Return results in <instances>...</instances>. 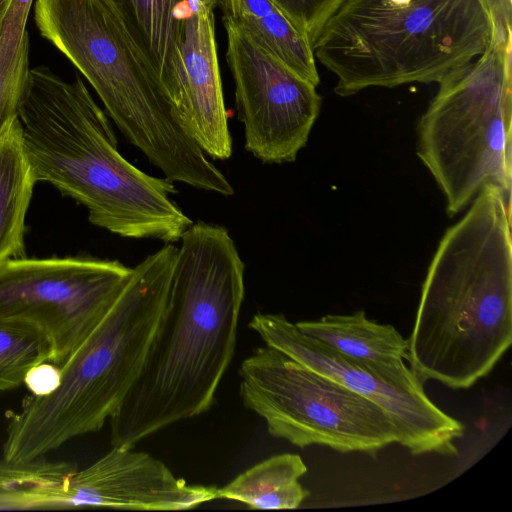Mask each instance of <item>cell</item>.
I'll return each instance as SVG.
<instances>
[{
    "label": "cell",
    "mask_w": 512,
    "mask_h": 512,
    "mask_svg": "<svg viewBox=\"0 0 512 512\" xmlns=\"http://www.w3.org/2000/svg\"><path fill=\"white\" fill-rule=\"evenodd\" d=\"M166 306L142 369L110 418L111 444L140 441L205 413L235 353L245 265L226 228L182 235Z\"/></svg>",
    "instance_id": "cell-1"
},
{
    "label": "cell",
    "mask_w": 512,
    "mask_h": 512,
    "mask_svg": "<svg viewBox=\"0 0 512 512\" xmlns=\"http://www.w3.org/2000/svg\"><path fill=\"white\" fill-rule=\"evenodd\" d=\"M512 342L511 204L486 185L444 233L423 282L407 360L422 382L467 389Z\"/></svg>",
    "instance_id": "cell-2"
},
{
    "label": "cell",
    "mask_w": 512,
    "mask_h": 512,
    "mask_svg": "<svg viewBox=\"0 0 512 512\" xmlns=\"http://www.w3.org/2000/svg\"><path fill=\"white\" fill-rule=\"evenodd\" d=\"M34 180L88 211V220L133 239L180 241L192 220L171 199L172 181L141 171L118 150L106 113L83 80L30 69L18 116Z\"/></svg>",
    "instance_id": "cell-3"
},
{
    "label": "cell",
    "mask_w": 512,
    "mask_h": 512,
    "mask_svg": "<svg viewBox=\"0 0 512 512\" xmlns=\"http://www.w3.org/2000/svg\"><path fill=\"white\" fill-rule=\"evenodd\" d=\"M40 35L84 75L125 138L165 178L231 196L232 185L181 127L162 81L109 0H36Z\"/></svg>",
    "instance_id": "cell-4"
},
{
    "label": "cell",
    "mask_w": 512,
    "mask_h": 512,
    "mask_svg": "<svg viewBox=\"0 0 512 512\" xmlns=\"http://www.w3.org/2000/svg\"><path fill=\"white\" fill-rule=\"evenodd\" d=\"M492 35L479 0H342L311 44L335 93L439 83L480 56Z\"/></svg>",
    "instance_id": "cell-5"
},
{
    "label": "cell",
    "mask_w": 512,
    "mask_h": 512,
    "mask_svg": "<svg viewBox=\"0 0 512 512\" xmlns=\"http://www.w3.org/2000/svg\"><path fill=\"white\" fill-rule=\"evenodd\" d=\"M166 305L164 290L131 275L102 317L60 367L59 386L7 411L2 458L28 462L99 431L137 379Z\"/></svg>",
    "instance_id": "cell-6"
},
{
    "label": "cell",
    "mask_w": 512,
    "mask_h": 512,
    "mask_svg": "<svg viewBox=\"0 0 512 512\" xmlns=\"http://www.w3.org/2000/svg\"><path fill=\"white\" fill-rule=\"evenodd\" d=\"M512 38L491 35L475 61L454 70L418 123L417 154L455 215L486 185L511 204Z\"/></svg>",
    "instance_id": "cell-7"
},
{
    "label": "cell",
    "mask_w": 512,
    "mask_h": 512,
    "mask_svg": "<svg viewBox=\"0 0 512 512\" xmlns=\"http://www.w3.org/2000/svg\"><path fill=\"white\" fill-rule=\"evenodd\" d=\"M239 375L243 405L265 421L273 437L300 448L322 445L371 456L399 443L395 424L380 406L275 348L255 349Z\"/></svg>",
    "instance_id": "cell-8"
},
{
    "label": "cell",
    "mask_w": 512,
    "mask_h": 512,
    "mask_svg": "<svg viewBox=\"0 0 512 512\" xmlns=\"http://www.w3.org/2000/svg\"><path fill=\"white\" fill-rule=\"evenodd\" d=\"M132 272L87 256L13 258L0 263V318L38 326L61 367L84 341Z\"/></svg>",
    "instance_id": "cell-9"
},
{
    "label": "cell",
    "mask_w": 512,
    "mask_h": 512,
    "mask_svg": "<svg viewBox=\"0 0 512 512\" xmlns=\"http://www.w3.org/2000/svg\"><path fill=\"white\" fill-rule=\"evenodd\" d=\"M223 24L245 149L263 163L295 161L320 111L316 86L237 27Z\"/></svg>",
    "instance_id": "cell-10"
},
{
    "label": "cell",
    "mask_w": 512,
    "mask_h": 512,
    "mask_svg": "<svg viewBox=\"0 0 512 512\" xmlns=\"http://www.w3.org/2000/svg\"><path fill=\"white\" fill-rule=\"evenodd\" d=\"M263 342L380 406L399 433V443L413 455L457 454L464 426L443 412L425 391L395 386L362 363L302 333L282 314L256 313L249 322Z\"/></svg>",
    "instance_id": "cell-11"
},
{
    "label": "cell",
    "mask_w": 512,
    "mask_h": 512,
    "mask_svg": "<svg viewBox=\"0 0 512 512\" xmlns=\"http://www.w3.org/2000/svg\"><path fill=\"white\" fill-rule=\"evenodd\" d=\"M214 499H218L217 487L188 484L152 455L113 446L96 462L70 475L65 507L175 511Z\"/></svg>",
    "instance_id": "cell-12"
},
{
    "label": "cell",
    "mask_w": 512,
    "mask_h": 512,
    "mask_svg": "<svg viewBox=\"0 0 512 512\" xmlns=\"http://www.w3.org/2000/svg\"><path fill=\"white\" fill-rule=\"evenodd\" d=\"M217 0H198L183 27V98L178 121L201 150L216 160L232 154L215 40Z\"/></svg>",
    "instance_id": "cell-13"
},
{
    "label": "cell",
    "mask_w": 512,
    "mask_h": 512,
    "mask_svg": "<svg viewBox=\"0 0 512 512\" xmlns=\"http://www.w3.org/2000/svg\"><path fill=\"white\" fill-rule=\"evenodd\" d=\"M295 324L305 335L371 368L389 383L409 391H424L423 383L404 364L407 340L394 326L368 319L364 310Z\"/></svg>",
    "instance_id": "cell-14"
},
{
    "label": "cell",
    "mask_w": 512,
    "mask_h": 512,
    "mask_svg": "<svg viewBox=\"0 0 512 512\" xmlns=\"http://www.w3.org/2000/svg\"><path fill=\"white\" fill-rule=\"evenodd\" d=\"M197 1L109 0L156 69L176 115L183 98V27Z\"/></svg>",
    "instance_id": "cell-15"
},
{
    "label": "cell",
    "mask_w": 512,
    "mask_h": 512,
    "mask_svg": "<svg viewBox=\"0 0 512 512\" xmlns=\"http://www.w3.org/2000/svg\"><path fill=\"white\" fill-rule=\"evenodd\" d=\"M223 21L316 87L319 74L308 39L270 0H217Z\"/></svg>",
    "instance_id": "cell-16"
},
{
    "label": "cell",
    "mask_w": 512,
    "mask_h": 512,
    "mask_svg": "<svg viewBox=\"0 0 512 512\" xmlns=\"http://www.w3.org/2000/svg\"><path fill=\"white\" fill-rule=\"evenodd\" d=\"M34 180L18 118L0 133V263L26 255V215Z\"/></svg>",
    "instance_id": "cell-17"
},
{
    "label": "cell",
    "mask_w": 512,
    "mask_h": 512,
    "mask_svg": "<svg viewBox=\"0 0 512 512\" xmlns=\"http://www.w3.org/2000/svg\"><path fill=\"white\" fill-rule=\"evenodd\" d=\"M306 472L307 467L299 455H275L218 488V498L236 500L251 509H295L309 495L299 483Z\"/></svg>",
    "instance_id": "cell-18"
},
{
    "label": "cell",
    "mask_w": 512,
    "mask_h": 512,
    "mask_svg": "<svg viewBox=\"0 0 512 512\" xmlns=\"http://www.w3.org/2000/svg\"><path fill=\"white\" fill-rule=\"evenodd\" d=\"M52 357V343L38 326L0 318V392L21 386L32 367Z\"/></svg>",
    "instance_id": "cell-19"
},
{
    "label": "cell",
    "mask_w": 512,
    "mask_h": 512,
    "mask_svg": "<svg viewBox=\"0 0 512 512\" xmlns=\"http://www.w3.org/2000/svg\"><path fill=\"white\" fill-rule=\"evenodd\" d=\"M4 13L0 16V133L19 116L30 71L28 33L5 22Z\"/></svg>",
    "instance_id": "cell-20"
},
{
    "label": "cell",
    "mask_w": 512,
    "mask_h": 512,
    "mask_svg": "<svg viewBox=\"0 0 512 512\" xmlns=\"http://www.w3.org/2000/svg\"><path fill=\"white\" fill-rule=\"evenodd\" d=\"M312 44L342 0H270Z\"/></svg>",
    "instance_id": "cell-21"
},
{
    "label": "cell",
    "mask_w": 512,
    "mask_h": 512,
    "mask_svg": "<svg viewBox=\"0 0 512 512\" xmlns=\"http://www.w3.org/2000/svg\"><path fill=\"white\" fill-rule=\"evenodd\" d=\"M61 369L52 362H43L32 367L24 378L23 384L32 395L45 396L53 392L60 383Z\"/></svg>",
    "instance_id": "cell-22"
},
{
    "label": "cell",
    "mask_w": 512,
    "mask_h": 512,
    "mask_svg": "<svg viewBox=\"0 0 512 512\" xmlns=\"http://www.w3.org/2000/svg\"><path fill=\"white\" fill-rule=\"evenodd\" d=\"M491 24L492 33L504 38H512V0H479Z\"/></svg>",
    "instance_id": "cell-23"
},
{
    "label": "cell",
    "mask_w": 512,
    "mask_h": 512,
    "mask_svg": "<svg viewBox=\"0 0 512 512\" xmlns=\"http://www.w3.org/2000/svg\"><path fill=\"white\" fill-rule=\"evenodd\" d=\"M11 0H0V16L6 11Z\"/></svg>",
    "instance_id": "cell-24"
}]
</instances>
